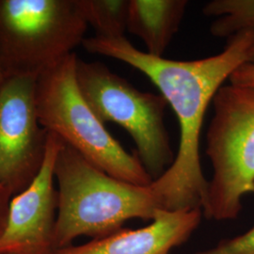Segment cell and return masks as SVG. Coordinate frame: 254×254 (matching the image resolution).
Masks as SVG:
<instances>
[{"instance_id":"2","label":"cell","mask_w":254,"mask_h":254,"mask_svg":"<svg viewBox=\"0 0 254 254\" xmlns=\"http://www.w3.org/2000/svg\"><path fill=\"white\" fill-rule=\"evenodd\" d=\"M59 185L55 225L56 250L78 236L112 235L129 219L153 220L161 209L150 186H136L110 176L64 142L55 163Z\"/></svg>"},{"instance_id":"8","label":"cell","mask_w":254,"mask_h":254,"mask_svg":"<svg viewBox=\"0 0 254 254\" xmlns=\"http://www.w3.org/2000/svg\"><path fill=\"white\" fill-rule=\"evenodd\" d=\"M64 141L49 132L46 159L27 189L12 197L7 224L0 236V254H54L58 191L55 163Z\"/></svg>"},{"instance_id":"4","label":"cell","mask_w":254,"mask_h":254,"mask_svg":"<svg viewBox=\"0 0 254 254\" xmlns=\"http://www.w3.org/2000/svg\"><path fill=\"white\" fill-rule=\"evenodd\" d=\"M205 153L213 168L202 215L233 220L254 194V87L223 85L213 98Z\"/></svg>"},{"instance_id":"7","label":"cell","mask_w":254,"mask_h":254,"mask_svg":"<svg viewBox=\"0 0 254 254\" xmlns=\"http://www.w3.org/2000/svg\"><path fill=\"white\" fill-rule=\"evenodd\" d=\"M36 77L0 83V185L11 197L34 181L46 159L49 132L38 118Z\"/></svg>"},{"instance_id":"15","label":"cell","mask_w":254,"mask_h":254,"mask_svg":"<svg viewBox=\"0 0 254 254\" xmlns=\"http://www.w3.org/2000/svg\"><path fill=\"white\" fill-rule=\"evenodd\" d=\"M10 200V194L0 185V236L3 234L7 224Z\"/></svg>"},{"instance_id":"6","label":"cell","mask_w":254,"mask_h":254,"mask_svg":"<svg viewBox=\"0 0 254 254\" xmlns=\"http://www.w3.org/2000/svg\"><path fill=\"white\" fill-rule=\"evenodd\" d=\"M75 73L82 96L97 118L123 127L146 172L153 181L159 178L175 159L164 122L169 104L163 95L137 90L99 62L77 59Z\"/></svg>"},{"instance_id":"14","label":"cell","mask_w":254,"mask_h":254,"mask_svg":"<svg viewBox=\"0 0 254 254\" xmlns=\"http://www.w3.org/2000/svg\"><path fill=\"white\" fill-rule=\"evenodd\" d=\"M230 84L236 86L254 87V64L245 63L236 70L229 78Z\"/></svg>"},{"instance_id":"11","label":"cell","mask_w":254,"mask_h":254,"mask_svg":"<svg viewBox=\"0 0 254 254\" xmlns=\"http://www.w3.org/2000/svg\"><path fill=\"white\" fill-rule=\"evenodd\" d=\"M206 16L216 17L210 33L218 38H230L254 29V0H213L202 9Z\"/></svg>"},{"instance_id":"12","label":"cell","mask_w":254,"mask_h":254,"mask_svg":"<svg viewBox=\"0 0 254 254\" xmlns=\"http://www.w3.org/2000/svg\"><path fill=\"white\" fill-rule=\"evenodd\" d=\"M86 23L95 30V36H125L130 0H77Z\"/></svg>"},{"instance_id":"16","label":"cell","mask_w":254,"mask_h":254,"mask_svg":"<svg viewBox=\"0 0 254 254\" xmlns=\"http://www.w3.org/2000/svg\"><path fill=\"white\" fill-rule=\"evenodd\" d=\"M247 63L254 64V45L251 47V49H250L249 56H248V62H247Z\"/></svg>"},{"instance_id":"1","label":"cell","mask_w":254,"mask_h":254,"mask_svg":"<svg viewBox=\"0 0 254 254\" xmlns=\"http://www.w3.org/2000/svg\"><path fill=\"white\" fill-rule=\"evenodd\" d=\"M254 43V29L230 37L223 51L196 61H173L136 49L125 36L84 39V48L128 64L145 74L173 108L180 127L173 165L151 188L168 211L202 208L208 190L200 165V138L206 110L225 80L242 64Z\"/></svg>"},{"instance_id":"9","label":"cell","mask_w":254,"mask_h":254,"mask_svg":"<svg viewBox=\"0 0 254 254\" xmlns=\"http://www.w3.org/2000/svg\"><path fill=\"white\" fill-rule=\"evenodd\" d=\"M202 210L168 211L159 209L149 225L123 228L102 238L79 246L57 250L54 254H170L185 244L199 227Z\"/></svg>"},{"instance_id":"10","label":"cell","mask_w":254,"mask_h":254,"mask_svg":"<svg viewBox=\"0 0 254 254\" xmlns=\"http://www.w3.org/2000/svg\"><path fill=\"white\" fill-rule=\"evenodd\" d=\"M189 1L130 0L127 31L138 37L146 53L163 57L179 30Z\"/></svg>"},{"instance_id":"17","label":"cell","mask_w":254,"mask_h":254,"mask_svg":"<svg viewBox=\"0 0 254 254\" xmlns=\"http://www.w3.org/2000/svg\"><path fill=\"white\" fill-rule=\"evenodd\" d=\"M4 79H5V76H4V73H3L2 68H1V65H0V83H2Z\"/></svg>"},{"instance_id":"3","label":"cell","mask_w":254,"mask_h":254,"mask_svg":"<svg viewBox=\"0 0 254 254\" xmlns=\"http://www.w3.org/2000/svg\"><path fill=\"white\" fill-rule=\"evenodd\" d=\"M77 59L72 53L38 76L35 101L41 125L110 176L150 186L153 179L138 156L109 134L83 98L76 81Z\"/></svg>"},{"instance_id":"13","label":"cell","mask_w":254,"mask_h":254,"mask_svg":"<svg viewBox=\"0 0 254 254\" xmlns=\"http://www.w3.org/2000/svg\"><path fill=\"white\" fill-rule=\"evenodd\" d=\"M193 254H254V225L240 236L223 239L209 250Z\"/></svg>"},{"instance_id":"5","label":"cell","mask_w":254,"mask_h":254,"mask_svg":"<svg viewBox=\"0 0 254 254\" xmlns=\"http://www.w3.org/2000/svg\"><path fill=\"white\" fill-rule=\"evenodd\" d=\"M87 27L77 0H0L4 76L38 78L73 53Z\"/></svg>"}]
</instances>
